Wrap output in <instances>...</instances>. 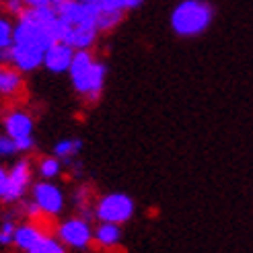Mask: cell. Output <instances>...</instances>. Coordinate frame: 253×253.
Instances as JSON below:
<instances>
[{
    "label": "cell",
    "instance_id": "20",
    "mask_svg": "<svg viewBox=\"0 0 253 253\" xmlns=\"http://www.w3.org/2000/svg\"><path fill=\"white\" fill-rule=\"evenodd\" d=\"M17 153V144L8 136H0V157H10Z\"/></svg>",
    "mask_w": 253,
    "mask_h": 253
},
{
    "label": "cell",
    "instance_id": "5",
    "mask_svg": "<svg viewBox=\"0 0 253 253\" xmlns=\"http://www.w3.org/2000/svg\"><path fill=\"white\" fill-rule=\"evenodd\" d=\"M105 74H107L105 64L95 60L91 68H86L84 72L72 77V84H74V88H77V93L83 95L88 103H95V101H99L101 93H103Z\"/></svg>",
    "mask_w": 253,
    "mask_h": 253
},
{
    "label": "cell",
    "instance_id": "13",
    "mask_svg": "<svg viewBox=\"0 0 253 253\" xmlns=\"http://www.w3.org/2000/svg\"><path fill=\"white\" fill-rule=\"evenodd\" d=\"M21 84H23V79H21L19 70L0 66V93L2 95H12V93L19 91Z\"/></svg>",
    "mask_w": 253,
    "mask_h": 253
},
{
    "label": "cell",
    "instance_id": "21",
    "mask_svg": "<svg viewBox=\"0 0 253 253\" xmlns=\"http://www.w3.org/2000/svg\"><path fill=\"white\" fill-rule=\"evenodd\" d=\"M17 144V153H27V150H31L33 148V138H25V140H19V142H15Z\"/></svg>",
    "mask_w": 253,
    "mask_h": 253
},
{
    "label": "cell",
    "instance_id": "2",
    "mask_svg": "<svg viewBox=\"0 0 253 253\" xmlns=\"http://www.w3.org/2000/svg\"><path fill=\"white\" fill-rule=\"evenodd\" d=\"M214 19V8L202 0H183L171 12V29L179 37L202 35Z\"/></svg>",
    "mask_w": 253,
    "mask_h": 253
},
{
    "label": "cell",
    "instance_id": "19",
    "mask_svg": "<svg viewBox=\"0 0 253 253\" xmlns=\"http://www.w3.org/2000/svg\"><path fill=\"white\" fill-rule=\"evenodd\" d=\"M15 233H17V226L12 220H4L0 224V245H10L15 243Z\"/></svg>",
    "mask_w": 253,
    "mask_h": 253
},
{
    "label": "cell",
    "instance_id": "8",
    "mask_svg": "<svg viewBox=\"0 0 253 253\" xmlns=\"http://www.w3.org/2000/svg\"><path fill=\"white\" fill-rule=\"evenodd\" d=\"M31 181V165L29 161H17L12 169L8 171V185H6V194H4V202H17L25 196L27 192V185Z\"/></svg>",
    "mask_w": 253,
    "mask_h": 253
},
{
    "label": "cell",
    "instance_id": "1",
    "mask_svg": "<svg viewBox=\"0 0 253 253\" xmlns=\"http://www.w3.org/2000/svg\"><path fill=\"white\" fill-rule=\"evenodd\" d=\"M60 42L70 45L74 52H88L97 40V4L95 0L84 2H56Z\"/></svg>",
    "mask_w": 253,
    "mask_h": 253
},
{
    "label": "cell",
    "instance_id": "24",
    "mask_svg": "<svg viewBox=\"0 0 253 253\" xmlns=\"http://www.w3.org/2000/svg\"><path fill=\"white\" fill-rule=\"evenodd\" d=\"M0 56H2V49H0Z\"/></svg>",
    "mask_w": 253,
    "mask_h": 253
},
{
    "label": "cell",
    "instance_id": "6",
    "mask_svg": "<svg viewBox=\"0 0 253 253\" xmlns=\"http://www.w3.org/2000/svg\"><path fill=\"white\" fill-rule=\"evenodd\" d=\"M58 241L72 249H86L93 241L91 224L84 218H70L58 226Z\"/></svg>",
    "mask_w": 253,
    "mask_h": 253
},
{
    "label": "cell",
    "instance_id": "9",
    "mask_svg": "<svg viewBox=\"0 0 253 253\" xmlns=\"http://www.w3.org/2000/svg\"><path fill=\"white\" fill-rule=\"evenodd\" d=\"M74 54H77V52H74L70 45L58 42V43H54V45L45 52V56H43V66H45L49 72H54V74L68 72Z\"/></svg>",
    "mask_w": 253,
    "mask_h": 253
},
{
    "label": "cell",
    "instance_id": "15",
    "mask_svg": "<svg viewBox=\"0 0 253 253\" xmlns=\"http://www.w3.org/2000/svg\"><path fill=\"white\" fill-rule=\"evenodd\" d=\"M27 253H66V247L62 245L58 239L45 235V237H42L40 241H37Z\"/></svg>",
    "mask_w": 253,
    "mask_h": 253
},
{
    "label": "cell",
    "instance_id": "7",
    "mask_svg": "<svg viewBox=\"0 0 253 253\" xmlns=\"http://www.w3.org/2000/svg\"><path fill=\"white\" fill-rule=\"evenodd\" d=\"M33 202L40 206L43 214L56 216L64 208V194H62V189L58 185L49 181H42V183H35L33 187Z\"/></svg>",
    "mask_w": 253,
    "mask_h": 253
},
{
    "label": "cell",
    "instance_id": "10",
    "mask_svg": "<svg viewBox=\"0 0 253 253\" xmlns=\"http://www.w3.org/2000/svg\"><path fill=\"white\" fill-rule=\"evenodd\" d=\"M4 128H6V136L19 142V140H25V138H31L33 120L23 111H12L4 120Z\"/></svg>",
    "mask_w": 253,
    "mask_h": 253
},
{
    "label": "cell",
    "instance_id": "23",
    "mask_svg": "<svg viewBox=\"0 0 253 253\" xmlns=\"http://www.w3.org/2000/svg\"><path fill=\"white\" fill-rule=\"evenodd\" d=\"M8 8H10V12H15V15H21L25 6H23L21 2H10V4H8Z\"/></svg>",
    "mask_w": 253,
    "mask_h": 253
},
{
    "label": "cell",
    "instance_id": "16",
    "mask_svg": "<svg viewBox=\"0 0 253 253\" xmlns=\"http://www.w3.org/2000/svg\"><path fill=\"white\" fill-rule=\"evenodd\" d=\"M93 56H91V52H77L74 54V58H72V64H70V70H68V74H70V79L72 77H77V74H81V72H84L86 68H91L93 66Z\"/></svg>",
    "mask_w": 253,
    "mask_h": 253
},
{
    "label": "cell",
    "instance_id": "18",
    "mask_svg": "<svg viewBox=\"0 0 253 253\" xmlns=\"http://www.w3.org/2000/svg\"><path fill=\"white\" fill-rule=\"evenodd\" d=\"M12 35H15V29H12L10 21L0 17V49H2V52L12 45Z\"/></svg>",
    "mask_w": 253,
    "mask_h": 253
},
{
    "label": "cell",
    "instance_id": "11",
    "mask_svg": "<svg viewBox=\"0 0 253 253\" xmlns=\"http://www.w3.org/2000/svg\"><path fill=\"white\" fill-rule=\"evenodd\" d=\"M42 237H45V233L35 222L21 224V226H17V233H15V245L23 251H29Z\"/></svg>",
    "mask_w": 253,
    "mask_h": 253
},
{
    "label": "cell",
    "instance_id": "22",
    "mask_svg": "<svg viewBox=\"0 0 253 253\" xmlns=\"http://www.w3.org/2000/svg\"><path fill=\"white\" fill-rule=\"evenodd\" d=\"M6 185H8V173L0 167V200H2L6 194Z\"/></svg>",
    "mask_w": 253,
    "mask_h": 253
},
{
    "label": "cell",
    "instance_id": "17",
    "mask_svg": "<svg viewBox=\"0 0 253 253\" xmlns=\"http://www.w3.org/2000/svg\"><path fill=\"white\" fill-rule=\"evenodd\" d=\"M62 171V163L56 159V157H47L40 163V173L43 179H54V177H58Z\"/></svg>",
    "mask_w": 253,
    "mask_h": 253
},
{
    "label": "cell",
    "instance_id": "4",
    "mask_svg": "<svg viewBox=\"0 0 253 253\" xmlns=\"http://www.w3.org/2000/svg\"><path fill=\"white\" fill-rule=\"evenodd\" d=\"M97 4V29L109 31L124 21L126 10L140 8V0H95Z\"/></svg>",
    "mask_w": 253,
    "mask_h": 253
},
{
    "label": "cell",
    "instance_id": "12",
    "mask_svg": "<svg viewBox=\"0 0 253 253\" xmlns=\"http://www.w3.org/2000/svg\"><path fill=\"white\" fill-rule=\"evenodd\" d=\"M93 239L101 247H116L122 241V229L118 224L101 222L95 229V233H93Z\"/></svg>",
    "mask_w": 253,
    "mask_h": 253
},
{
    "label": "cell",
    "instance_id": "14",
    "mask_svg": "<svg viewBox=\"0 0 253 253\" xmlns=\"http://www.w3.org/2000/svg\"><path fill=\"white\" fill-rule=\"evenodd\" d=\"M81 150H83V140H81V138H64V140L56 142L54 155H56L58 161H60V159L70 161V159L77 157Z\"/></svg>",
    "mask_w": 253,
    "mask_h": 253
},
{
    "label": "cell",
    "instance_id": "3",
    "mask_svg": "<svg viewBox=\"0 0 253 253\" xmlns=\"http://www.w3.org/2000/svg\"><path fill=\"white\" fill-rule=\"evenodd\" d=\"M95 216L101 222L120 226L134 216V200L128 194H120V192L107 194L99 200V204L95 208Z\"/></svg>",
    "mask_w": 253,
    "mask_h": 253
}]
</instances>
